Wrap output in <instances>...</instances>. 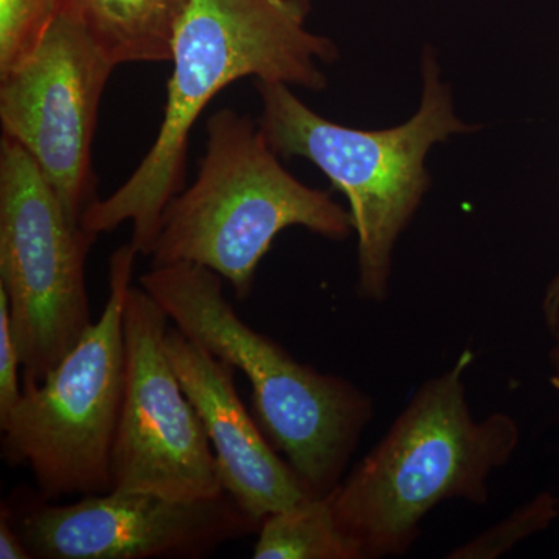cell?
<instances>
[{"label": "cell", "instance_id": "cell-10", "mask_svg": "<svg viewBox=\"0 0 559 559\" xmlns=\"http://www.w3.org/2000/svg\"><path fill=\"white\" fill-rule=\"evenodd\" d=\"M9 509L39 559H200L261 527L226 491L197 500L108 491L64 506L39 496Z\"/></svg>", "mask_w": 559, "mask_h": 559}, {"label": "cell", "instance_id": "cell-1", "mask_svg": "<svg viewBox=\"0 0 559 559\" xmlns=\"http://www.w3.org/2000/svg\"><path fill=\"white\" fill-rule=\"evenodd\" d=\"M310 0H190L173 39L164 120L134 173L84 210L80 226L100 237L131 223V245L150 257L162 215L183 190L190 132L215 95L242 79L322 91L320 62L337 57L308 31Z\"/></svg>", "mask_w": 559, "mask_h": 559}, {"label": "cell", "instance_id": "cell-15", "mask_svg": "<svg viewBox=\"0 0 559 559\" xmlns=\"http://www.w3.org/2000/svg\"><path fill=\"white\" fill-rule=\"evenodd\" d=\"M58 14V0H0V75L38 49Z\"/></svg>", "mask_w": 559, "mask_h": 559}, {"label": "cell", "instance_id": "cell-5", "mask_svg": "<svg viewBox=\"0 0 559 559\" xmlns=\"http://www.w3.org/2000/svg\"><path fill=\"white\" fill-rule=\"evenodd\" d=\"M423 98L406 123L366 131L326 120L285 83L255 81L260 127L278 156L312 162L348 201L358 237V294L381 304L389 294L393 249L414 218L430 179L425 159L436 143L471 131L454 114L436 55L423 53Z\"/></svg>", "mask_w": 559, "mask_h": 559}, {"label": "cell", "instance_id": "cell-7", "mask_svg": "<svg viewBox=\"0 0 559 559\" xmlns=\"http://www.w3.org/2000/svg\"><path fill=\"white\" fill-rule=\"evenodd\" d=\"M97 235L73 223L20 143L0 142V288L9 299L22 388L46 380L91 329L86 260Z\"/></svg>", "mask_w": 559, "mask_h": 559}, {"label": "cell", "instance_id": "cell-8", "mask_svg": "<svg viewBox=\"0 0 559 559\" xmlns=\"http://www.w3.org/2000/svg\"><path fill=\"white\" fill-rule=\"evenodd\" d=\"M170 319L142 286L124 301L127 385L112 452V489L176 500L223 495L200 415L165 349Z\"/></svg>", "mask_w": 559, "mask_h": 559}, {"label": "cell", "instance_id": "cell-2", "mask_svg": "<svg viewBox=\"0 0 559 559\" xmlns=\"http://www.w3.org/2000/svg\"><path fill=\"white\" fill-rule=\"evenodd\" d=\"M457 362L419 385L373 450L330 492L334 518L362 559L406 555L429 511L447 500L485 506L488 480L521 443L516 419L502 412L474 418Z\"/></svg>", "mask_w": 559, "mask_h": 559}, {"label": "cell", "instance_id": "cell-9", "mask_svg": "<svg viewBox=\"0 0 559 559\" xmlns=\"http://www.w3.org/2000/svg\"><path fill=\"white\" fill-rule=\"evenodd\" d=\"M114 69L76 22L58 14L38 49L0 75L3 135L31 154L75 224L98 200L92 143Z\"/></svg>", "mask_w": 559, "mask_h": 559}, {"label": "cell", "instance_id": "cell-13", "mask_svg": "<svg viewBox=\"0 0 559 559\" xmlns=\"http://www.w3.org/2000/svg\"><path fill=\"white\" fill-rule=\"evenodd\" d=\"M255 559H362L342 532L329 498H310L261 522Z\"/></svg>", "mask_w": 559, "mask_h": 559}, {"label": "cell", "instance_id": "cell-4", "mask_svg": "<svg viewBox=\"0 0 559 559\" xmlns=\"http://www.w3.org/2000/svg\"><path fill=\"white\" fill-rule=\"evenodd\" d=\"M296 226L334 241L353 231L348 210L280 164L260 123L237 110L219 109L207 120L197 180L164 210L151 266L207 267L227 280L242 300L277 235Z\"/></svg>", "mask_w": 559, "mask_h": 559}, {"label": "cell", "instance_id": "cell-11", "mask_svg": "<svg viewBox=\"0 0 559 559\" xmlns=\"http://www.w3.org/2000/svg\"><path fill=\"white\" fill-rule=\"evenodd\" d=\"M165 349L200 415L215 452L224 491L263 522L270 514L318 498L270 443L255 415H250L235 385V369L191 341L175 325Z\"/></svg>", "mask_w": 559, "mask_h": 559}, {"label": "cell", "instance_id": "cell-17", "mask_svg": "<svg viewBox=\"0 0 559 559\" xmlns=\"http://www.w3.org/2000/svg\"><path fill=\"white\" fill-rule=\"evenodd\" d=\"M0 558L33 559L27 544L22 539L20 530L14 525L7 503H2L0 507Z\"/></svg>", "mask_w": 559, "mask_h": 559}, {"label": "cell", "instance_id": "cell-16", "mask_svg": "<svg viewBox=\"0 0 559 559\" xmlns=\"http://www.w3.org/2000/svg\"><path fill=\"white\" fill-rule=\"evenodd\" d=\"M21 371V355L14 340L9 299L5 290L0 288V419L10 414L24 393Z\"/></svg>", "mask_w": 559, "mask_h": 559}, {"label": "cell", "instance_id": "cell-3", "mask_svg": "<svg viewBox=\"0 0 559 559\" xmlns=\"http://www.w3.org/2000/svg\"><path fill=\"white\" fill-rule=\"evenodd\" d=\"M139 283L176 329L246 374L253 415L266 439L312 495L329 496L347 474L373 418L369 393L299 362L249 326L224 296L223 278L207 267L151 266Z\"/></svg>", "mask_w": 559, "mask_h": 559}, {"label": "cell", "instance_id": "cell-14", "mask_svg": "<svg viewBox=\"0 0 559 559\" xmlns=\"http://www.w3.org/2000/svg\"><path fill=\"white\" fill-rule=\"evenodd\" d=\"M559 518V499L549 491L539 492L536 498L524 503L492 525L476 538L455 547L448 559H496L509 554L521 540L549 527Z\"/></svg>", "mask_w": 559, "mask_h": 559}, {"label": "cell", "instance_id": "cell-18", "mask_svg": "<svg viewBox=\"0 0 559 559\" xmlns=\"http://www.w3.org/2000/svg\"><path fill=\"white\" fill-rule=\"evenodd\" d=\"M551 336L549 349L550 384L559 392V305L550 319L546 320Z\"/></svg>", "mask_w": 559, "mask_h": 559}, {"label": "cell", "instance_id": "cell-12", "mask_svg": "<svg viewBox=\"0 0 559 559\" xmlns=\"http://www.w3.org/2000/svg\"><path fill=\"white\" fill-rule=\"evenodd\" d=\"M190 0H58L114 66L170 61Z\"/></svg>", "mask_w": 559, "mask_h": 559}, {"label": "cell", "instance_id": "cell-19", "mask_svg": "<svg viewBox=\"0 0 559 559\" xmlns=\"http://www.w3.org/2000/svg\"><path fill=\"white\" fill-rule=\"evenodd\" d=\"M559 305V274L551 280L543 300L544 320L550 319Z\"/></svg>", "mask_w": 559, "mask_h": 559}, {"label": "cell", "instance_id": "cell-6", "mask_svg": "<svg viewBox=\"0 0 559 559\" xmlns=\"http://www.w3.org/2000/svg\"><path fill=\"white\" fill-rule=\"evenodd\" d=\"M138 255L131 242L112 253L102 314L46 380L24 389L0 419L2 459L10 466H28L44 500L112 489L127 385L124 301Z\"/></svg>", "mask_w": 559, "mask_h": 559}]
</instances>
